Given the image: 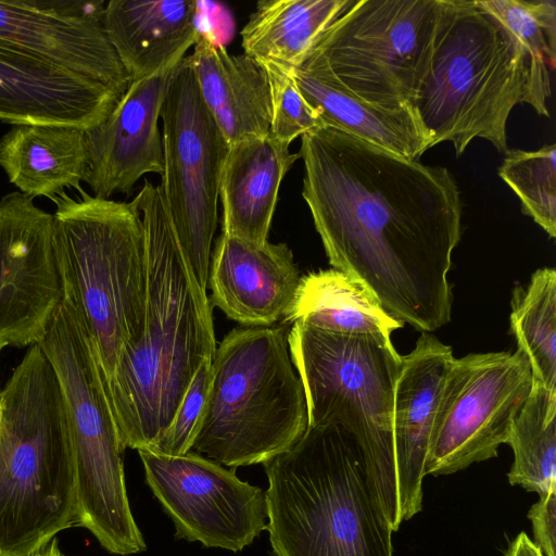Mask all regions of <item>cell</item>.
Wrapping results in <instances>:
<instances>
[{
  "mask_svg": "<svg viewBox=\"0 0 556 556\" xmlns=\"http://www.w3.org/2000/svg\"><path fill=\"white\" fill-rule=\"evenodd\" d=\"M63 295L54 217L14 191L0 198V340L40 342Z\"/></svg>",
  "mask_w": 556,
  "mask_h": 556,
  "instance_id": "14",
  "label": "cell"
},
{
  "mask_svg": "<svg viewBox=\"0 0 556 556\" xmlns=\"http://www.w3.org/2000/svg\"><path fill=\"white\" fill-rule=\"evenodd\" d=\"M504 556H544L526 532H520L508 545Z\"/></svg>",
  "mask_w": 556,
  "mask_h": 556,
  "instance_id": "34",
  "label": "cell"
},
{
  "mask_svg": "<svg viewBox=\"0 0 556 556\" xmlns=\"http://www.w3.org/2000/svg\"><path fill=\"white\" fill-rule=\"evenodd\" d=\"M55 204L54 251L63 289L80 309L104 380L123 350L142 332L147 296V244L135 200L101 199L78 189Z\"/></svg>",
  "mask_w": 556,
  "mask_h": 556,
  "instance_id": "6",
  "label": "cell"
},
{
  "mask_svg": "<svg viewBox=\"0 0 556 556\" xmlns=\"http://www.w3.org/2000/svg\"><path fill=\"white\" fill-rule=\"evenodd\" d=\"M123 96V94H122ZM121 94L0 41V121L89 129Z\"/></svg>",
  "mask_w": 556,
  "mask_h": 556,
  "instance_id": "19",
  "label": "cell"
},
{
  "mask_svg": "<svg viewBox=\"0 0 556 556\" xmlns=\"http://www.w3.org/2000/svg\"><path fill=\"white\" fill-rule=\"evenodd\" d=\"M289 146L269 132L229 146L219 187L223 232L257 244L267 241L280 185L300 159Z\"/></svg>",
  "mask_w": 556,
  "mask_h": 556,
  "instance_id": "22",
  "label": "cell"
},
{
  "mask_svg": "<svg viewBox=\"0 0 556 556\" xmlns=\"http://www.w3.org/2000/svg\"><path fill=\"white\" fill-rule=\"evenodd\" d=\"M146 483L175 527V538L241 552L267 530L266 493L236 468L194 452L173 456L138 451Z\"/></svg>",
  "mask_w": 556,
  "mask_h": 556,
  "instance_id": "13",
  "label": "cell"
},
{
  "mask_svg": "<svg viewBox=\"0 0 556 556\" xmlns=\"http://www.w3.org/2000/svg\"><path fill=\"white\" fill-rule=\"evenodd\" d=\"M0 167L18 192L52 199L78 190L87 172L85 129L52 124H18L0 138Z\"/></svg>",
  "mask_w": 556,
  "mask_h": 556,
  "instance_id": "23",
  "label": "cell"
},
{
  "mask_svg": "<svg viewBox=\"0 0 556 556\" xmlns=\"http://www.w3.org/2000/svg\"><path fill=\"white\" fill-rule=\"evenodd\" d=\"M509 328L533 379L556 392V270L543 267L513 290Z\"/></svg>",
  "mask_w": 556,
  "mask_h": 556,
  "instance_id": "29",
  "label": "cell"
},
{
  "mask_svg": "<svg viewBox=\"0 0 556 556\" xmlns=\"http://www.w3.org/2000/svg\"><path fill=\"white\" fill-rule=\"evenodd\" d=\"M523 61L513 37L475 1L442 0L428 71L412 101L430 148L460 156L477 138L507 152V121L523 103Z\"/></svg>",
  "mask_w": 556,
  "mask_h": 556,
  "instance_id": "7",
  "label": "cell"
},
{
  "mask_svg": "<svg viewBox=\"0 0 556 556\" xmlns=\"http://www.w3.org/2000/svg\"><path fill=\"white\" fill-rule=\"evenodd\" d=\"M211 362L212 359H205L199 366L169 427L153 452L173 456L190 452L192 437L206 396Z\"/></svg>",
  "mask_w": 556,
  "mask_h": 556,
  "instance_id": "32",
  "label": "cell"
},
{
  "mask_svg": "<svg viewBox=\"0 0 556 556\" xmlns=\"http://www.w3.org/2000/svg\"><path fill=\"white\" fill-rule=\"evenodd\" d=\"M298 154L302 197L332 268L403 324L431 332L450 323L463 208L453 174L329 125L301 136Z\"/></svg>",
  "mask_w": 556,
  "mask_h": 556,
  "instance_id": "1",
  "label": "cell"
},
{
  "mask_svg": "<svg viewBox=\"0 0 556 556\" xmlns=\"http://www.w3.org/2000/svg\"><path fill=\"white\" fill-rule=\"evenodd\" d=\"M356 0H262L241 30L243 53L293 71Z\"/></svg>",
  "mask_w": 556,
  "mask_h": 556,
  "instance_id": "25",
  "label": "cell"
},
{
  "mask_svg": "<svg viewBox=\"0 0 556 556\" xmlns=\"http://www.w3.org/2000/svg\"><path fill=\"white\" fill-rule=\"evenodd\" d=\"M533 543L544 556H556V489L541 494L529 511Z\"/></svg>",
  "mask_w": 556,
  "mask_h": 556,
  "instance_id": "33",
  "label": "cell"
},
{
  "mask_svg": "<svg viewBox=\"0 0 556 556\" xmlns=\"http://www.w3.org/2000/svg\"><path fill=\"white\" fill-rule=\"evenodd\" d=\"M498 175L519 198L522 212L555 238L556 144L535 151L508 150Z\"/></svg>",
  "mask_w": 556,
  "mask_h": 556,
  "instance_id": "30",
  "label": "cell"
},
{
  "mask_svg": "<svg viewBox=\"0 0 556 556\" xmlns=\"http://www.w3.org/2000/svg\"><path fill=\"white\" fill-rule=\"evenodd\" d=\"M511 485L539 495L556 489V392L533 379L532 389L510 429Z\"/></svg>",
  "mask_w": 556,
  "mask_h": 556,
  "instance_id": "28",
  "label": "cell"
},
{
  "mask_svg": "<svg viewBox=\"0 0 556 556\" xmlns=\"http://www.w3.org/2000/svg\"><path fill=\"white\" fill-rule=\"evenodd\" d=\"M533 384L530 362L515 352L452 361L434 414L426 476H446L497 456Z\"/></svg>",
  "mask_w": 556,
  "mask_h": 556,
  "instance_id": "12",
  "label": "cell"
},
{
  "mask_svg": "<svg viewBox=\"0 0 556 556\" xmlns=\"http://www.w3.org/2000/svg\"><path fill=\"white\" fill-rule=\"evenodd\" d=\"M59 380L67 414L75 469L76 527L106 552L128 556L146 544L129 505L116 421L84 316L63 295L38 343Z\"/></svg>",
  "mask_w": 556,
  "mask_h": 556,
  "instance_id": "8",
  "label": "cell"
},
{
  "mask_svg": "<svg viewBox=\"0 0 556 556\" xmlns=\"http://www.w3.org/2000/svg\"><path fill=\"white\" fill-rule=\"evenodd\" d=\"M263 467L273 556H393V530L343 428L307 427Z\"/></svg>",
  "mask_w": 556,
  "mask_h": 556,
  "instance_id": "3",
  "label": "cell"
},
{
  "mask_svg": "<svg viewBox=\"0 0 556 556\" xmlns=\"http://www.w3.org/2000/svg\"><path fill=\"white\" fill-rule=\"evenodd\" d=\"M179 64L132 80L106 118L85 130L84 182L92 195L111 199L117 193L129 194L143 175H162L164 153L159 121L166 90Z\"/></svg>",
  "mask_w": 556,
  "mask_h": 556,
  "instance_id": "16",
  "label": "cell"
},
{
  "mask_svg": "<svg viewBox=\"0 0 556 556\" xmlns=\"http://www.w3.org/2000/svg\"><path fill=\"white\" fill-rule=\"evenodd\" d=\"M288 346L303 386L308 427L336 425L356 441L393 532L401 527L392 414L401 355L391 338L349 336L293 323Z\"/></svg>",
  "mask_w": 556,
  "mask_h": 556,
  "instance_id": "9",
  "label": "cell"
},
{
  "mask_svg": "<svg viewBox=\"0 0 556 556\" xmlns=\"http://www.w3.org/2000/svg\"><path fill=\"white\" fill-rule=\"evenodd\" d=\"M476 4L515 40L523 61V103L549 116L552 74L556 61V1L478 0Z\"/></svg>",
  "mask_w": 556,
  "mask_h": 556,
  "instance_id": "27",
  "label": "cell"
},
{
  "mask_svg": "<svg viewBox=\"0 0 556 556\" xmlns=\"http://www.w3.org/2000/svg\"><path fill=\"white\" fill-rule=\"evenodd\" d=\"M188 56L201 97L229 146L269 132L270 89L261 62L230 54L203 29Z\"/></svg>",
  "mask_w": 556,
  "mask_h": 556,
  "instance_id": "21",
  "label": "cell"
},
{
  "mask_svg": "<svg viewBox=\"0 0 556 556\" xmlns=\"http://www.w3.org/2000/svg\"><path fill=\"white\" fill-rule=\"evenodd\" d=\"M104 1L0 0V41L123 94L131 79L104 28Z\"/></svg>",
  "mask_w": 556,
  "mask_h": 556,
  "instance_id": "15",
  "label": "cell"
},
{
  "mask_svg": "<svg viewBox=\"0 0 556 556\" xmlns=\"http://www.w3.org/2000/svg\"><path fill=\"white\" fill-rule=\"evenodd\" d=\"M199 16L192 0H110L103 22L132 81L178 65L199 37Z\"/></svg>",
  "mask_w": 556,
  "mask_h": 556,
  "instance_id": "20",
  "label": "cell"
},
{
  "mask_svg": "<svg viewBox=\"0 0 556 556\" xmlns=\"http://www.w3.org/2000/svg\"><path fill=\"white\" fill-rule=\"evenodd\" d=\"M134 200L147 244L144 323L104 386L123 446L153 451L199 366L213 358L216 339L207 294L181 251L160 185L146 180Z\"/></svg>",
  "mask_w": 556,
  "mask_h": 556,
  "instance_id": "2",
  "label": "cell"
},
{
  "mask_svg": "<svg viewBox=\"0 0 556 556\" xmlns=\"http://www.w3.org/2000/svg\"><path fill=\"white\" fill-rule=\"evenodd\" d=\"M9 343L4 340H0V354H1V351L3 350V348L8 346Z\"/></svg>",
  "mask_w": 556,
  "mask_h": 556,
  "instance_id": "36",
  "label": "cell"
},
{
  "mask_svg": "<svg viewBox=\"0 0 556 556\" xmlns=\"http://www.w3.org/2000/svg\"><path fill=\"white\" fill-rule=\"evenodd\" d=\"M441 9L442 0H356L302 65L372 105L410 106L429 67Z\"/></svg>",
  "mask_w": 556,
  "mask_h": 556,
  "instance_id": "10",
  "label": "cell"
},
{
  "mask_svg": "<svg viewBox=\"0 0 556 556\" xmlns=\"http://www.w3.org/2000/svg\"><path fill=\"white\" fill-rule=\"evenodd\" d=\"M1 414H2V406H1V390H0V422H1Z\"/></svg>",
  "mask_w": 556,
  "mask_h": 556,
  "instance_id": "37",
  "label": "cell"
},
{
  "mask_svg": "<svg viewBox=\"0 0 556 556\" xmlns=\"http://www.w3.org/2000/svg\"><path fill=\"white\" fill-rule=\"evenodd\" d=\"M453 359L452 348L428 333H422L415 348L401 356L393 400L392 440L402 522L422 509V482L434 414Z\"/></svg>",
  "mask_w": 556,
  "mask_h": 556,
  "instance_id": "17",
  "label": "cell"
},
{
  "mask_svg": "<svg viewBox=\"0 0 556 556\" xmlns=\"http://www.w3.org/2000/svg\"><path fill=\"white\" fill-rule=\"evenodd\" d=\"M0 556H31L76 527L75 469L63 393L39 344L1 390Z\"/></svg>",
  "mask_w": 556,
  "mask_h": 556,
  "instance_id": "4",
  "label": "cell"
},
{
  "mask_svg": "<svg viewBox=\"0 0 556 556\" xmlns=\"http://www.w3.org/2000/svg\"><path fill=\"white\" fill-rule=\"evenodd\" d=\"M292 74L298 88L324 125L342 129L412 160H418L430 149V138L410 106L383 109L372 105L303 65L294 68Z\"/></svg>",
  "mask_w": 556,
  "mask_h": 556,
  "instance_id": "24",
  "label": "cell"
},
{
  "mask_svg": "<svg viewBox=\"0 0 556 556\" xmlns=\"http://www.w3.org/2000/svg\"><path fill=\"white\" fill-rule=\"evenodd\" d=\"M300 279L286 243L257 244L222 232L211 255L207 285L212 305L228 318L264 327L285 317Z\"/></svg>",
  "mask_w": 556,
  "mask_h": 556,
  "instance_id": "18",
  "label": "cell"
},
{
  "mask_svg": "<svg viewBox=\"0 0 556 556\" xmlns=\"http://www.w3.org/2000/svg\"><path fill=\"white\" fill-rule=\"evenodd\" d=\"M270 89L271 118L269 134L290 144L298 137L324 126L318 113L298 88L292 71L262 63Z\"/></svg>",
  "mask_w": 556,
  "mask_h": 556,
  "instance_id": "31",
  "label": "cell"
},
{
  "mask_svg": "<svg viewBox=\"0 0 556 556\" xmlns=\"http://www.w3.org/2000/svg\"><path fill=\"white\" fill-rule=\"evenodd\" d=\"M161 119L164 170L160 187L181 251L206 294L229 144L201 97L188 55L168 85Z\"/></svg>",
  "mask_w": 556,
  "mask_h": 556,
  "instance_id": "11",
  "label": "cell"
},
{
  "mask_svg": "<svg viewBox=\"0 0 556 556\" xmlns=\"http://www.w3.org/2000/svg\"><path fill=\"white\" fill-rule=\"evenodd\" d=\"M285 326L240 327L216 346L190 451L237 468L291 448L308 427Z\"/></svg>",
  "mask_w": 556,
  "mask_h": 556,
  "instance_id": "5",
  "label": "cell"
},
{
  "mask_svg": "<svg viewBox=\"0 0 556 556\" xmlns=\"http://www.w3.org/2000/svg\"><path fill=\"white\" fill-rule=\"evenodd\" d=\"M31 556H64V554L59 547L56 538H54L46 546L37 551Z\"/></svg>",
  "mask_w": 556,
  "mask_h": 556,
  "instance_id": "35",
  "label": "cell"
},
{
  "mask_svg": "<svg viewBox=\"0 0 556 556\" xmlns=\"http://www.w3.org/2000/svg\"><path fill=\"white\" fill-rule=\"evenodd\" d=\"M283 321L301 323L340 334L387 338L404 326L382 308L367 287L336 268L301 277Z\"/></svg>",
  "mask_w": 556,
  "mask_h": 556,
  "instance_id": "26",
  "label": "cell"
}]
</instances>
